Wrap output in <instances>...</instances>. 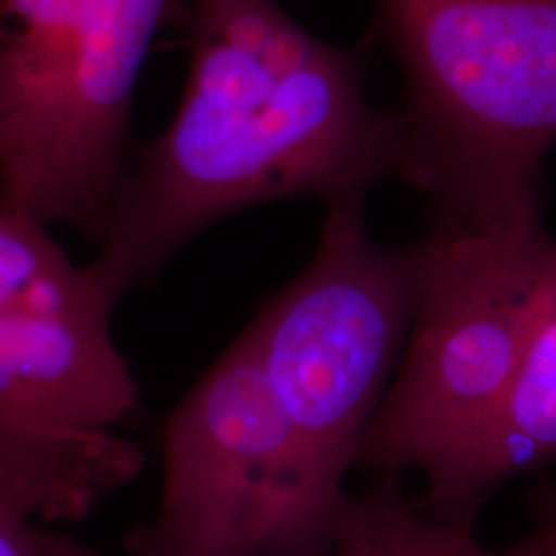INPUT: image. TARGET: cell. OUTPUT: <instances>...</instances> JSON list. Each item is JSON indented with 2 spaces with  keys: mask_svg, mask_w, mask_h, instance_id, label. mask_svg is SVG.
Segmentation results:
<instances>
[{
  "mask_svg": "<svg viewBox=\"0 0 556 556\" xmlns=\"http://www.w3.org/2000/svg\"><path fill=\"white\" fill-rule=\"evenodd\" d=\"M417 289L420 242L381 245L364 201H330L315 255L248 325L283 420L340 495L405 351Z\"/></svg>",
  "mask_w": 556,
  "mask_h": 556,
  "instance_id": "cell-7",
  "label": "cell"
},
{
  "mask_svg": "<svg viewBox=\"0 0 556 556\" xmlns=\"http://www.w3.org/2000/svg\"><path fill=\"white\" fill-rule=\"evenodd\" d=\"M556 240L539 217L484 229H430L402 364L358 462L387 477L417 471L422 510L469 520L479 471L516 387Z\"/></svg>",
  "mask_w": 556,
  "mask_h": 556,
  "instance_id": "cell-3",
  "label": "cell"
},
{
  "mask_svg": "<svg viewBox=\"0 0 556 556\" xmlns=\"http://www.w3.org/2000/svg\"><path fill=\"white\" fill-rule=\"evenodd\" d=\"M189 75L163 135L127 165L86 263L114 304L217 222L291 197L356 199L400 176L394 111L361 62L278 0H191Z\"/></svg>",
  "mask_w": 556,
  "mask_h": 556,
  "instance_id": "cell-1",
  "label": "cell"
},
{
  "mask_svg": "<svg viewBox=\"0 0 556 556\" xmlns=\"http://www.w3.org/2000/svg\"><path fill=\"white\" fill-rule=\"evenodd\" d=\"M379 37L405 80L400 178L433 227L539 217L556 144V0H377Z\"/></svg>",
  "mask_w": 556,
  "mask_h": 556,
  "instance_id": "cell-2",
  "label": "cell"
},
{
  "mask_svg": "<svg viewBox=\"0 0 556 556\" xmlns=\"http://www.w3.org/2000/svg\"><path fill=\"white\" fill-rule=\"evenodd\" d=\"M328 556H556V518L518 544L484 546L469 520H441L397 486L351 495Z\"/></svg>",
  "mask_w": 556,
  "mask_h": 556,
  "instance_id": "cell-8",
  "label": "cell"
},
{
  "mask_svg": "<svg viewBox=\"0 0 556 556\" xmlns=\"http://www.w3.org/2000/svg\"><path fill=\"white\" fill-rule=\"evenodd\" d=\"M263 377L245 328L170 409L155 516L131 556H328L343 507Z\"/></svg>",
  "mask_w": 556,
  "mask_h": 556,
  "instance_id": "cell-6",
  "label": "cell"
},
{
  "mask_svg": "<svg viewBox=\"0 0 556 556\" xmlns=\"http://www.w3.org/2000/svg\"><path fill=\"white\" fill-rule=\"evenodd\" d=\"M0 556H103L78 539L26 516L0 492Z\"/></svg>",
  "mask_w": 556,
  "mask_h": 556,
  "instance_id": "cell-10",
  "label": "cell"
},
{
  "mask_svg": "<svg viewBox=\"0 0 556 556\" xmlns=\"http://www.w3.org/2000/svg\"><path fill=\"white\" fill-rule=\"evenodd\" d=\"M556 458V255L528 340L516 387L486 446L479 490L490 495L505 479Z\"/></svg>",
  "mask_w": 556,
  "mask_h": 556,
  "instance_id": "cell-9",
  "label": "cell"
},
{
  "mask_svg": "<svg viewBox=\"0 0 556 556\" xmlns=\"http://www.w3.org/2000/svg\"><path fill=\"white\" fill-rule=\"evenodd\" d=\"M114 309L50 227L0 212V492L39 523L88 518L142 471Z\"/></svg>",
  "mask_w": 556,
  "mask_h": 556,
  "instance_id": "cell-4",
  "label": "cell"
},
{
  "mask_svg": "<svg viewBox=\"0 0 556 556\" xmlns=\"http://www.w3.org/2000/svg\"><path fill=\"white\" fill-rule=\"evenodd\" d=\"M180 0H0V212L99 238L131 99Z\"/></svg>",
  "mask_w": 556,
  "mask_h": 556,
  "instance_id": "cell-5",
  "label": "cell"
}]
</instances>
